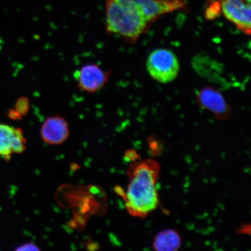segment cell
I'll return each mask as SVG.
<instances>
[{"instance_id":"obj_12","label":"cell","mask_w":251,"mask_h":251,"mask_svg":"<svg viewBox=\"0 0 251 251\" xmlns=\"http://www.w3.org/2000/svg\"><path fill=\"white\" fill-rule=\"evenodd\" d=\"M251 230L250 225H241V227L238 228L237 233L241 234H250Z\"/></svg>"},{"instance_id":"obj_9","label":"cell","mask_w":251,"mask_h":251,"mask_svg":"<svg viewBox=\"0 0 251 251\" xmlns=\"http://www.w3.org/2000/svg\"><path fill=\"white\" fill-rule=\"evenodd\" d=\"M181 245L180 233L174 229H166L156 235L153 248L157 251H176L180 249Z\"/></svg>"},{"instance_id":"obj_4","label":"cell","mask_w":251,"mask_h":251,"mask_svg":"<svg viewBox=\"0 0 251 251\" xmlns=\"http://www.w3.org/2000/svg\"><path fill=\"white\" fill-rule=\"evenodd\" d=\"M74 76L78 88L84 92H99L107 83L108 74L97 64L83 66L75 72Z\"/></svg>"},{"instance_id":"obj_2","label":"cell","mask_w":251,"mask_h":251,"mask_svg":"<svg viewBox=\"0 0 251 251\" xmlns=\"http://www.w3.org/2000/svg\"><path fill=\"white\" fill-rule=\"evenodd\" d=\"M105 15L109 33L133 40L149 23L137 0H106Z\"/></svg>"},{"instance_id":"obj_3","label":"cell","mask_w":251,"mask_h":251,"mask_svg":"<svg viewBox=\"0 0 251 251\" xmlns=\"http://www.w3.org/2000/svg\"><path fill=\"white\" fill-rule=\"evenodd\" d=\"M147 69L153 79L161 83H168L177 76L179 62L170 50L159 49L150 53L147 61Z\"/></svg>"},{"instance_id":"obj_8","label":"cell","mask_w":251,"mask_h":251,"mask_svg":"<svg viewBox=\"0 0 251 251\" xmlns=\"http://www.w3.org/2000/svg\"><path fill=\"white\" fill-rule=\"evenodd\" d=\"M198 100L200 105L204 108L214 113L219 119L228 117L230 109L221 93L212 88H204L198 95Z\"/></svg>"},{"instance_id":"obj_5","label":"cell","mask_w":251,"mask_h":251,"mask_svg":"<svg viewBox=\"0 0 251 251\" xmlns=\"http://www.w3.org/2000/svg\"><path fill=\"white\" fill-rule=\"evenodd\" d=\"M26 147L23 130L0 124V156L8 161L12 154L23 153Z\"/></svg>"},{"instance_id":"obj_6","label":"cell","mask_w":251,"mask_h":251,"mask_svg":"<svg viewBox=\"0 0 251 251\" xmlns=\"http://www.w3.org/2000/svg\"><path fill=\"white\" fill-rule=\"evenodd\" d=\"M221 8L225 17L247 34L251 32V3L245 0H222Z\"/></svg>"},{"instance_id":"obj_11","label":"cell","mask_w":251,"mask_h":251,"mask_svg":"<svg viewBox=\"0 0 251 251\" xmlns=\"http://www.w3.org/2000/svg\"><path fill=\"white\" fill-rule=\"evenodd\" d=\"M39 250L38 247L33 243H27L18 247L16 251H37Z\"/></svg>"},{"instance_id":"obj_1","label":"cell","mask_w":251,"mask_h":251,"mask_svg":"<svg viewBox=\"0 0 251 251\" xmlns=\"http://www.w3.org/2000/svg\"><path fill=\"white\" fill-rule=\"evenodd\" d=\"M161 167L155 160L135 161L128 168L129 183L124 194L125 206L131 215L145 218L159 205L156 182Z\"/></svg>"},{"instance_id":"obj_13","label":"cell","mask_w":251,"mask_h":251,"mask_svg":"<svg viewBox=\"0 0 251 251\" xmlns=\"http://www.w3.org/2000/svg\"><path fill=\"white\" fill-rule=\"evenodd\" d=\"M245 1H247V2L251 3V0H245Z\"/></svg>"},{"instance_id":"obj_7","label":"cell","mask_w":251,"mask_h":251,"mask_svg":"<svg viewBox=\"0 0 251 251\" xmlns=\"http://www.w3.org/2000/svg\"><path fill=\"white\" fill-rule=\"evenodd\" d=\"M41 137L50 145H60L70 136V127L65 118L53 116L47 118L40 130Z\"/></svg>"},{"instance_id":"obj_10","label":"cell","mask_w":251,"mask_h":251,"mask_svg":"<svg viewBox=\"0 0 251 251\" xmlns=\"http://www.w3.org/2000/svg\"><path fill=\"white\" fill-rule=\"evenodd\" d=\"M28 100L26 98H21L18 100L15 105V110L20 118L24 117L28 111Z\"/></svg>"}]
</instances>
